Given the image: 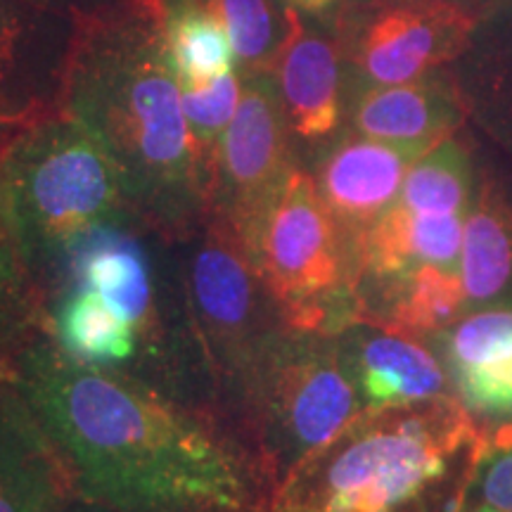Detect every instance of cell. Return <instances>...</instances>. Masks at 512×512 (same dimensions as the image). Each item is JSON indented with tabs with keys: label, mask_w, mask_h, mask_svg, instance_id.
<instances>
[{
	"label": "cell",
	"mask_w": 512,
	"mask_h": 512,
	"mask_svg": "<svg viewBox=\"0 0 512 512\" xmlns=\"http://www.w3.org/2000/svg\"><path fill=\"white\" fill-rule=\"evenodd\" d=\"M12 389L46 432L76 496L110 512H259V456L211 408L74 361L46 330L12 363Z\"/></svg>",
	"instance_id": "6da1fadb"
},
{
	"label": "cell",
	"mask_w": 512,
	"mask_h": 512,
	"mask_svg": "<svg viewBox=\"0 0 512 512\" xmlns=\"http://www.w3.org/2000/svg\"><path fill=\"white\" fill-rule=\"evenodd\" d=\"M57 112L100 140L152 228L178 242L207 223L209 190L152 0H119L76 19Z\"/></svg>",
	"instance_id": "7a4b0ae2"
},
{
	"label": "cell",
	"mask_w": 512,
	"mask_h": 512,
	"mask_svg": "<svg viewBox=\"0 0 512 512\" xmlns=\"http://www.w3.org/2000/svg\"><path fill=\"white\" fill-rule=\"evenodd\" d=\"M463 427L432 399L363 411L294 467L259 512H460L448 477Z\"/></svg>",
	"instance_id": "3957f363"
},
{
	"label": "cell",
	"mask_w": 512,
	"mask_h": 512,
	"mask_svg": "<svg viewBox=\"0 0 512 512\" xmlns=\"http://www.w3.org/2000/svg\"><path fill=\"white\" fill-rule=\"evenodd\" d=\"M0 183L43 302L86 235L140 216L100 140L62 112L31 121L0 143Z\"/></svg>",
	"instance_id": "277c9868"
},
{
	"label": "cell",
	"mask_w": 512,
	"mask_h": 512,
	"mask_svg": "<svg viewBox=\"0 0 512 512\" xmlns=\"http://www.w3.org/2000/svg\"><path fill=\"white\" fill-rule=\"evenodd\" d=\"M178 256L211 408L238 427L259 366L290 328L240 242L219 221L207 219L178 240Z\"/></svg>",
	"instance_id": "5b68a950"
},
{
	"label": "cell",
	"mask_w": 512,
	"mask_h": 512,
	"mask_svg": "<svg viewBox=\"0 0 512 512\" xmlns=\"http://www.w3.org/2000/svg\"><path fill=\"white\" fill-rule=\"evenodd\" d=\"M325 337L285 330L249 387L238 427L271 491L363 413L347 361Z\"/></svg>",
	"instance_id": "8992f818"
},
{
	"label": "cell",
	"mask_w": 512,
	"mask_h": 512,
	"mask_svg": "<svg viewBox=\"0 0 512 512\" xmlns=\"http://www.w3.org/2000/svg\"><path fill=\"white\" fill-rule=\"evenodd\" d=\"M247 259L290 330L332 335L358 318L356 254L309 171H292Z\"/></svg>",
	"instance_id": "52a82bcc"
},
{
	"label": "cell",
	"mask_w": 512,
	"mask_h": 512,
	"mask_svg": "<svg viewBox=\"0 0 512 512\" xmlns=\"http://www.w3.org/2000/svg\"><path fill=\"white\" fill-rule=\"evenodd\" d=\"M242 98L216 152L209 219L249 254L268 211L297 169L273 72H242Z\"/></svg>",
	"instance_id": "ba28073f"
},
{
	"label": "cell",
	"mask_w": 512,
	"mask_h": 512,
	"mask_svg": "<svg viewBox=\"0 0 512 512\" xmlns=\"http://www.w3.org/2000/svg\"><path fill=\"white\" fill-rule=\"evenodd\" d=\"M472 29L470 12L451 0H401L363 24L351 60L363 88L408 83L463 53Z\"/></svg>",
	"instance_id": "9c48e42d"
},
{
	"label": "cell",
	"mask_w": 512,
	"mask_h": 512,
	"mask_svg": "<svg viewBox=\"0 0 512 512\" xmlns=\"http://www.w3.org/2000/svg\"><path fill=\"white\" fill-rule=\"evenodd\" d=\"M430 150V145L389 143L358 133L320 159L311 176L354 254L368 230L399 200L411 166Z\"/></svg>",
	"instance_id": "30bf717a"
},
{
	"label": "cell",
	"mask_w": 512,
	"mask_h": 512,
	"mask_svg": "<svg viewBox=\"0 0 512 512\" xmlns=\"http://www.w3.org/2000/svg\"><path fill=\"white\" fill-rule=\"evenodd\" d=\"M74 31V17L0 0V102L10 112L27 121L57 112Z\"/></svg>",
	"instance_id": "8fae6325"
},
{
	"label": "cell",
	"mask_w": 512,
	"mask_h": 512,
	"mask_svg": "<svg viewBox=\"0 0 512 512\" xmlns=\"http://www.w3.org/2000/svg\"><path fill=\"white\" fill-rule=\"evenodd\" d=\"M287 12V38L273 74L292 143H320L337 131L342 119V72L330 41L304 27L294 8Z\"/></svg>",
	"instance_id": "7c38bea8"
},
{
	"label": "cell",
	"mask_w": 512,
	"mask_h": 512,
	"mask_svg": "<svg viewBox=\"0 0 512 512\" xmlns=\"http://www.w3.org/2000/svg\"><path fill=\"white\" fill-rule=\"evenodd\" d=\"M72 494L46 432L12 384L0 380V512H57Z\"/></svg>",
	"instance_id": "4fadbf2b"
},
{
	"label": "cell",
	"mask_w": 512,
	"mask_h": 512,
	"mask_svg": "<svg viewBox=\"0 0 512 512\" xmlns=\"http://www.w3.org/2000/svg\"><path fill=\"white\" fill-rule=\"evenodd\" d=\"M460 117L453 88L432 74L396 86L363 88L351 107V121L361 136L430 147L446 140Z\"/></svg>",
	"instance_id": "5bb4252c"
},
{
	"label": "cell",
	"mask_w": 512,
	"mask_h": 512,
	"mask_svg": "<svg viewBox=\"0 0 512 512\" xmlns=\"http://www.w3.org/2000/svg\"><path fill=\"white\" fill-rule=\"evenodd\" d=\"M347 368L361 394L363 411L434 399L444 373L425 347L403 332H368L349 344Z\"/></svg>",
	"instance_id": "9a60e30c"
},
{
	"label": "cell",
	"mask_w": 512,
	"mask_h": 512,
	"mask_svg": "<svg viewBox=\"0 0 512 512\" xmlns=\"http://www.w3.org/2000/svg\"><path fill=\"white\" fill-rule=\"evenodd\" d=\"M152 5L178 86L202 88L238 69L226 27L202 0H152Z\"/></svg>",
	"instance_id": "2e32d148"
},
{
	"label": "cell",
	"mask_w": 512,
	"mask_h": 512,
	"mask_svg": "<svg viewBox=\"0 0 512 512\" xmlns=\"http://www.w3.org/2000/svg\"><path fill=\"white\" fill-rule=\"evenodd\" d=\"M46 328V302L19 247L0 183V380H8L15 358Z\"/></svg>",
	"instance_id": "e0dca14e"
},
{
	"label": "cell",
	"mask_w": 512,
	"mask_h": 512,
	"mask_svg": "<svg viewBox=\"0 0 512 512\" xmlns=\"http://www.w3.org/2000/svg\"><path fill=\"white\" fill-rule=\"evenodd\" d=\"M510 273V216L491 197V192H484L477 211L470 216V221L463 228L460 275H463L465 297L477 299V302L494 297L508 283Z\"/></svg>",
	"instance_id": "ac0fdd59"
},
{
	"label": "cell",
	"mask_w": 512,
	"mask_h": 512,
	"mask_svg": "<svg viewBox=\"0 0 512 512\" xmlns=\"http://www.w3.org/2000/svg\"><path fill=\"white\" fill-rule=\"evenodd\" d=\"M470 197V164L456 140H441L411 166L403 181L401 207L418 214H463Z\"/></svg>",
	"instance_id": "d6986e66"
},
{
	"label": "cell",
	"mask_w": 512,
	"mask_h": 512,
	"mask_svg": "<svg viewBox=\"0 0 512 512\" xmlns=\"http://www.w3.org/2000/svg\"><path fill=\"white\" fill-rule=\"evenodd\" d=\"M219 15L233 43L240 72H273L287 38V12L280 19L273 0H202Z\"/></svg>",
	"instance_id": "ffe728a7"
},
{
	"label": "cell",
	"mask_w": 512,
	"mask_h": 512,
	"mask_svg": "<svg viewBox=\"0 0 512 512\" xmlns=\"http://www.w3.org/2000/svg\"><path fill=\"white\" fill-rule=\"evenodd\" d=\"M242 72H233L221 76V79L207 83L202 88H181L183 114L188 121L192 145H195L197 162H200L204 183L211 192V178H214L216 152L223 133L228 131L230 121L238 112L242 98Z\"/></svg>",
	"instance_id": "44dd1931"
},
{
	"label": "cell",
	"mask_w": 512,
	"mask_h": 512,
	"mask_svg": "<svg viewBox=\"0 0 512 512\" xmlns=\"http://www.w3.org/2000/svg\"><path fill=\"white\" fill-rule=\"evenodd\" d=\"M512 351V311H486L463 320L448 339L453 373L482 366Z\"/></svg>",
	"instance_id": "7402d4cb"
},
{
	"label": "cell",
	"mask_w": 512,
	"mask_h": 512,
	"mask_svg": "<svg viewBox=\"0 0 512 512\" xmlns=\"http://www.w3.org/2000/svg\"><path fill=\"white\" fill-rule=\"evenodd\" d=\"M458 387L467 401L482 411H512V351L482 366L456 373Z\"/></svg>",
	"instance_id": "603a6c76"
},
{
	"label": "cell",
	"mask_w": 512,
	"mask_h": 512,
	"mask_svg": "<svg viewBox=\"0 0 512 512\" xmlns=\"http://www.w3.org/2000/svg\"><path fill=\"white\" fill-rule=\"evenodd\" d=\"M484 508L512 512V446L489 465L482 479Z\"/></svg>",
	"instance_id": "cb8c5ba5"
},
{
	"label": "cell",
	"mask_w": 512,
	"mask_h": 512,
	"mask_svg": "<svg viewBox=\"0 0 512 512\" xmlns=\"http://www.w3.org/2000/svg\"><path fill=\"white\" fill-rule=\"evenodd\" d=\"M24 3L38 5V8H46V10L60 12V15L79 19L107 8V5L119 3V0H24Z\"/></svg>",
	"instance_id": "d4e9b609"
},
{
	"label": "cell",
	"mask_w": 512,
	"mask_h": 512,
	"mask_svg": "<svg viewBox=\"0 0 512 512\" xmlns=\"http://www.w3.org/2000/svg\"><path fill=\"white\" fill-rule=\"evenodd\" d=\"M27 124H31V121L22 119L15 112H10L8 107H5L3 102H0V143H3V140L8 138V136H12V133H15L17 128H22V126H27Z\"/></svg>",
	"instance_id": "484cf974"
},
{
	"label": "cell",
	"mask_w": 512,
	"mask_h": 512,
	"mask_svg": "<svg viewBox=\"0 0 512 512\" xmlns=\"http://www.w3.org/2000/svg\"><path fill=\"white\" fill-rule=\"evenodd\" d=\"M57 512H110V510L102 508V505H98V503H91V501H86V498L72 494L67 501L60 505V510Z\"/></svg>",
	"instance_id": "4316f807"
},
{
	"label": "cell",
	"mask_w": 512,
	"mask_h": 512,
	"mask_svg": "<svg viewBox=\"0 0 512 512\" xmlns=\"http://www.w3.org/2000/svg\"><path fill=\"white\" fill-rule=\"evenodd\" d=\"M287 8L302 10V12H320L325 8H330L335 0H285Z\"/></svg>",
	"instance_id": "83f0119b"
},
{
	"label": "cell",
	"mask_w": 512,
	"mask_h": 512,
	"mask_svg": "<svg viewBox=\"0 0 512 512\" xmlns=\"http://www.w3.org/2000/svg\"><path fill=\"white\" fill-rule=\"evenodd\" d=\"M472 512H496V510H491V508H477V510H472Z\"/></svg>",
	"instance_id": "f1b7e54d"
}]
</instances>
